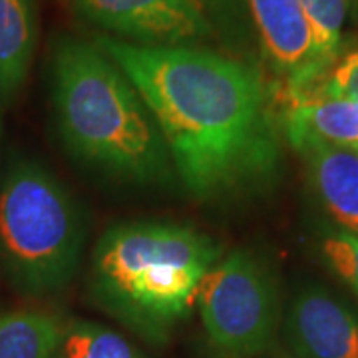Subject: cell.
Masks as SVG:
<instances>
[{
	"label": "cell",
	"mask_w": 358,
	"mask_h": 358,
	"mask_svg": "<svg viewBox=\"0 0 358 358\" xmlns=\"http://www.w3.org/2000/svg\"><path fill=\"white\" fill-rule=\"evenodd\" d=\"M299 4L310 26L320 68L327 74L346 46L345 24L350 0H299Z\"/></svg>",
	"instance_id": "obj_14"
},
{
	"label": "cell",
	"mask_w": 358,
	"mask_h": 358,
	"mask_svg": "<svg viewBox=\"0 0 358 358\" xmlns=\"http://www.w3.org/2000/svg\"><path fill=\"white\" fill-rule=\"evenodd\" d=\"M289 143L301 155L310 192L334 227L358 235V154L310 138Z\"/></svg>",
	"instance_id": "obj_9"
},
{
	"label": "cell",
	"mask_w": 358,
	"mask_h": 358,
	"mask_svg": "<svg viewBox=\"0 0 358 358\" xmlns=\"http://www.w3.org/2000/svg\"><path fill=\"white\" fill-rule=\"evenodd\" d=\"M195 6L213 24L217 36L235 38L243 32L247 4L245 0H193Z\"/></svg>",
	"instance_id": "obj_17"
},
{
	"label": "cell",
	"mask_w": 358,
	"mask_h": 358,
	"mask_svg": "<svg viewBox=\"0 0 358 358\" xmlns=\"http://www.w3.org/2000/svg\"><path fill=\"white\" fill-rule=\"evenodd\" d=\"M52 94L70 154L131 183H162L173 166L152 112L114 60L80 38L58 40Z\"/></svg>",
	"instance_id": "obj_2"
},
{
	"label": "cell",
	"mask_w": 358,
	"mask_h": 358,
	"mask_svg": "<svg viewBox=\"0 0 358 358\" xmlns=\"http://www.w3.org/2000/svg\"><path fill=\"white\" fill-rule=\"evenodd\" d=\"M285 140L310 138L358 154V102L307 96L281 103Z\"/></svg>",
	"instance_id": "obj_10"
},
{
	"label": "cell",
	"mask_w": 358,
	"mask_h": 358,
	"mask_svg": "<svg viewBox=\"0 0 358 358\" xmlns=\"http://www.w3.org/2000/svg\"><path fill=\"white\" fill-rule=\"evenodd\" d=\"M66 322L48 310L0 313V358H54Z\"/></svg>",
	"instance_id": "obj_12"
},
{
	"label": "cell",
	"mask_w": 358,
	"mask_h": 358,
	"mask_svg": "<svg viewBox=\"0 0 358 358\" xmlns=\"http://www.w3.org/2000/svg\"><path fill=\"white\" fill-rule=\"evenodd\" d=\"M245 4L265 64L277 82V102L305 96L324 72L299 0H245Z\"/></svg>",
	"instance_id": "obj_7"
},
{
	"label": "cell",
	"mask_w": 358,
	"mask_h": 358,
	"mask_svg": "<svg viewBox=\"0 0 358 358\" xmlns=\"http://www.w3.org/2000/svg\"><path fill=\"white\" fill-rule=\"evenodd\" d=\"M129 78L166 141L171 166L199 201L271 187L282 169L277 92L255 62L203 46H140L98 36Z\"/></svg>",
	"instance_id": "obj_1"
},
{
	"label": "cell",
	"mask_w": 358,
	"mask_h": 358,
	"mask_svg": "<svg viewBox=\"0 0 358 358\" xmlns=\"http://www.w3.org/2000/svg\"><path fill=\"white\" fill-rule=\"evenodd\" d=\"M307 96H331L358 102V44L343 48L341 56L327 70V74L301 98Z\"/></svg>",
	"instance_id": "obj_16"
},
{
	"label": "cell",
	"mask_w": 358,
	"mask_h": 358,
	"mask_svg": "<svg viewBox=\"0 0 358 358\" xmlns=\"http://www.w3.org/2000/svg\"><path fill=\"white\" fill-rule=\"evenodd\" d=\"M221 257L223 247L189 225L120 223L94 245L90 293L131 331L162 343L189 317L199 285Z\"/></svg>",
	"instance_id": "obj_3"
},
{
	"label": "cell",
	"mask_w": 358,
	"mask_h": 358,
	"mask_svg": "<svg viewBox=\"0 0 358 358\" xmlns=\"http://www.w3.org/2000/svg\"><path fill=\"white\" fill-rule=\"evenodd\" d=\"M86 241L82 209L64 183L36 162H16L0 185V261L24 293L64 289Z\"/></svg>",
	"instance_id": "obj_4"
},
{
	"label": "cell",
	"mask_w": 358,
	"mask_h": 358,
	"mask_svg": "<svg viewBox=\"0 0 358 358\" xmlns=\"http://www.w3.org/2000/svg\"><path fill=\"white\" fill-rule=\"evenodd\" d=\"M38 40L34 0H0V94L13 98L26 82Z\"/></svg>",
	"instance_id": "obj_11"
},
{
	"label": "cell",
	"mask_w": 358,
	"mask_h": 358,
	"mask_svg": "<svg viewBox=\"0 0 358 358\" xmlns=\"http://www.w3.org/2000/svg\"><path fill=\"white\" fill-rule=\"evenodd\" d=\"M261 358H294V357L289 352V350H281V348H275V346H273L267 355H263Z\"/></svg>",
	"instance_id": "obj_18"
},
{
	"label": "cell",
	"mask_w": 358,
	"mask_h": 358,
	"mask_svg": "<svg viewBox=\"0 0 358 358\" xmlns=\"http://www.w3.org/2000/svg\"><path fill=\"white\" fill-rule=\"evenodd\" d=\"M281 324L294 358H358V315L320 285L294 293Z\"/></svg>",
	"instance_id": "obj_8"
},
{
	"label": "cell",
	"mask_w": 358,
	"mask_h": 358,
	"mask_svg": "<svg viewBox=\"0 0 358 358\" xmlns=\"http://www.w3.org/2000/svg\"><path fill=\"white\" fill-rule=\"evenodd\" d=\"M195 305L219 355L261 358L275 346L282 322L281 285L259 251L239 247L221 257L199 285Z\"/></svg>",
	"instance_id": "obj_5"
},
{
	"label": "cell",
	"mask_w": 358,
	"mask_h": 358,
	"mask_svg": "<svg viewBox=\"0 0 358 358\" xmlns=\"http://www.w3.org/2000/svg\"><path fill=\"white\" fill-rule=\"evenodd\" d=\"M58 358H143L126 336L92 320L66 322Z\"/></svg>",
	"instance_id": "obj_13"
},
{
	"label": "cell",
	"mask_w": 358,
	"mask_h": 358,
	"mask_svg": "<svg viewBox=\"0 0 358 358\" xmlns=\"http://www.w3.org/2000/svg\"><path fill=\"white\" fill-rule=\"evenodd\" d=\"M320 257L358 296V235L336 227L329 229L320 239Z\"/></svg>",
	"instance_id": "obj_15"
},
{
	"label": "cell",
	"mask_w": 358,
	"mask_h": 358,
	"mask_svg": "<svg viewBox=\"0 0 358 358\" xmlns=\"http://www.w3.org/2000/svg\"><path fill=\"white\" fill-rule=\"evenodd\" d=\"M114 38L140 46H199L217 36L193 0H70Z\"/></svg>",
	"instance_id": "obj_6"
},
{
	"label": "cell",
	"mask_w": 358,
	"mask_h": 358,
	"mask_svg": "<svg viewBox=\"0 0 358 358\" xmlns=\"http://www.w3.org/2000/svg\"><path fill=\"white\" fill-rule=\"evenodd\" d=\"M215 358H229V357H223V355H219V352H215Z\"/></svg>",
	"instance_id": "obj_19"
}]
</instances>
